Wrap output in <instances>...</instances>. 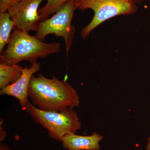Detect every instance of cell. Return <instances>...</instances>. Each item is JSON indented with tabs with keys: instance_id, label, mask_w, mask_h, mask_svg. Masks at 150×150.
<instances>
[{
	"instance_id": "cell-1",
	"label": "cell",
	"mask_w": 150,
	"mask_h": 150,
	"mask_svg": "<svg viewBox=\"0 0 150 150\" xmlns=\"http://www.w3.org/2000/svg\"><path fill=\"white\" fill-rule=\"evenodd\" d=\"M28 97L34 106L45 111H60L79 105V97L72 86L53 76H33L28 88Z\"/></svg>"
},
{
	"instance_id": "cell-3",
	"label": "cell",
	"mask_w": 150,
	"mask_h": 150,
	"mask_svg": "<svg viewBox=\"0 0 150 150\" xmlns=\"http://www.w3.org/2000/svg\"><path fill=\"white\" fill-rule=\"evenodd\" d=\"M38 124L48 131V135L56 141H62L66 134L74 133L80 129L81 123L76 112L71 108L60 111H45L30 102L23 108Z\"/></svg>"
},
{
	"instance_id": "cell-8",
	"label": "cell",
	"mask_w": 150,
	"mask_h": 150,
	"mask_svg": "<svg viewBox=\"0 0 150 150\" xmlns=\"http://www.w3.org/2000/svg\"><path fill=\"white\" fill-rule=\"evenodd\" d=\"M101 135L94 132L90 136H81L74 133L66 134L62 138L63 147L67 150H100Z\"/></svg>"
},
{
	"instance_id": "cell-17",
	"label": "cell",
	"mask_w": 150,
	"mask_h": 150,
	"mask_svg": "<svg viewBox=\"0 0 150 150\" xmlns=\"http://www.w3.org/2000/svg\"><path fill=\"white\" fill-rule=\"evenodd\" d=\"M135 1H136L137 4H138V3L142 2L143 1V0H135Z\"/></svg>"
},
{
	"instance_id": "cell-10",
	"label": "cell",
	"mask_w": 150,
	"mask_h": 150,
	"mask_svg": "<svg viewBox=\"0 0 150 150\" xmlns=\"http://www.w3.org/2000/svg\"><path fill=\"white\" fill-rule=\"evenodd\" d=\"M15 25L10 15L7 12H0V54L9 43Z\"/></svg>"
},
{
	"instance_id": "cell-12",
	"label": "cell",
	"mask_w": 150,
	"mask_h": 150,
	"mask_svg": "<svg viewBox=\"0 0 150 150\" xmlns=\"http://www.w3.org/2000/svg\"><path fill=\"white\" fill-rule=\"evenodd\" d=\"M21 0H0V12L7 11L12 6Z\"/></svg>"
},
{
	"instance_id": "cell-6",
	"label": "cell",
	"mask_w": 150,
	"mask_h": 150,
	"mask_svg": "<svg viewBox=\"0 0 150 150\" xmlns=\"http://www.w3.org/2000/svg\"><path fill=\"white\" fill-rule=\"evenodd\" d=\"M44 0H21L8 10L15 28L29 32L37 31L40 23L38 9Z\"/></svg>"
},
{
	"instance_id": "cell-15",
	"label": "cell",
	"mask_w": 150,
	"mask_h": 150,
	"mask_svg": "<svg viewBox=\"0 0 150 150\" xmlns=\"http://www.w3.org/2000/svg\"><path fill=\"white\" fill-rule=\"evenodd\" d=\"M0 150H12L10 148L6 145L1 144L0 145Z\"/></svg>"
},
{
	"instance_id": "cell-9",
	"label": "cell",
	"mask_w": 150,
	"mask_h": 150,
	"mask_svg": "<svg viewBox=\"0 0 150 150\" xmlns=\"http://www.w3.org/2000/svg\"><path fill=\"white\" fill-rule=\"evenodd\" d=\"M22 67L18 64L0 63V88H4L16 82L21 76Z\"/></svg>"
},
{
	"instance_id": "cell-2",
	"label": "cell",
	"mask_w": 150,
	"mask_h": 150,
	"mask_svg": "<svg viewBox=\"0 0 150 150\" xmlns=\"http://www.w3.org/2000/svg\"><path fill=\"white\" fill-rule=\"evenodd\" d=\"M59 43H46L36 36L15 28L5 50L0 56L1 62L18 64L27 61L32 64L38 59H45L61 50Z\"/></svg>"
},
{
	"instance_id": "cell-16",
	"label": "cell",
	"mask_w": 150,
	"mask_h": 150,
	"mask_svg": "<svg viewBox=\"0 0 150 150\" xmlns=\"http://www.w3.org/2000/svg\"><path fill=\"white\" fill-rule=\"evenodd\" d=\"M146 150H150V137L148 139L147 144L146 147Z\"/></svg>"
},
{
	"instance_id": "cell-11",
	"label": "cell",
	"mask_w": 150,
	"mask_h": 150,
	"mask_svg": "<svg viewBox=\"0 0 150 150\" xmlns=\"http://www.w3.org/2000/svg\"><path fill=\"white\" fill-rule=\"evenodd\" d=\"M59 0H47L46 5L38 11L40 22L46 20L52 14L56 13L58 10Z\"/></svg>"
},
{
	"instance_id": "cell-5",
	"label": "cell",
	"mask_w": 150,
	"mask_h": 150,
	"mask_svg": "<svg viewBox=\"0 0 150 150\" xmlns=\"http://www.w3.org/2000/svg\"><path fill=\"white\" fill-rule=\"evenodd\" d=\"M78 1L69 0L51 17L40 22L35 35L42 41L50 34L62 38L67 56L75 37L76 29L72 21L75 11L77 9Z\"/></svg>"
},
{
	"instance_id": "cell-13",
	"label": "cell",
	"mask_w": 150,
	"mask_h": 150,
	"mask_svg": "<svg viewBox=\"0 0 150 150\" xmlns=\"http://www.w3.org/2000/svg\"><path fill=\"white\" fill-rule=\"evenodd\" d=\"M1 135H0V141L1 142H3L5 139L6 136V131H4L2 127L1 126Z\"/></svg>"
},
{
	"instance_id": "cell-4",
	"label": "cell",
	"mask_w": 150,
	"mask_h": 150,
	"mask_svg": "<svg viewBox=\"0 0 150 150\" xmlns=\"http://www.w3.org/2000/svg\"><path fill=\"white\" fill-rule=\"evenodd\" d=\"M137 4L135 0H79L78 9H90L94 12L91 21L81 30L82 38L86 40L94 28L109 19L135 13Z\"/></svg>"
},
{
	"instance_id": "cell-7",
	"label": "cell",
	"mask_w": 150,
	"mask_h": 150,
	"mask_svg": "<svg viewBox=\"0 0 150 150\" xmlns=\"http://www.w3.org/2000/svg\"><path fill=\"white\" fill-rule=\"evenodd\" d=\"M40 69V64L37 62L31 64V66L28 68H23L20 78L14 83L1 89L0 94L16 98L18 100L21 107L24 108L29 102L28 88L30 79Z\"/></svg>"
},
{
	"instance_id": "cell-14",
	"label": "cell",
	"mask_w": 150,
	"mask_h": 150,
	"mask_svg": "<svg viewBox=\"0 0 150 150\" xmlns=\"http://www.w3.org/2000/svg\"><path fill=\"white\" fill-rule=\"evenodd\" d=\"M68 1L69 0H59V4H58V10H59L64 6L65 3Z\"/></svg>"
}]
</instances>
